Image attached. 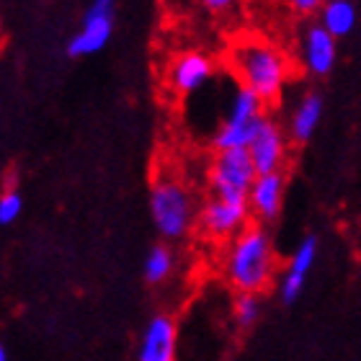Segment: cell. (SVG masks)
Masks as SVG:
<instances>
[{"instance_id":"obj_1","label":"cell","mask_w":361,"mask_h":361,"mask_svg":"<svg viewBox=\"0 0 361 361\" xmlns=\"http://www.w3.org/2000/svg\"><path fill=\"white\" fill-rule=\"evenodd\" d=\"M230 70L238 85L253 90L264 104H276L292 78V60L274 42L245 37L230 49Z\"/></svg>"},{"instance_id":"obj_2","label":"cell","mask_w":361,"mask_h":361,"mask_svg":"<svg viewBox=\"0 0 361 361\" xmlns=\"http://www.w3.org/2000/svg\"><path fill=\"white\" fill-rule=\"evenodd\" d=\"M222 271L238 294L266 292L276 276V248L269 230L264 225H248L235 235L225 250Z\"/></svg>"},{"instance_id":"obj_3","label":"cell","mask_w":361,"mask_h":361,"mask_svg":"<svg viewBox=\"0 0 361 361\" xmlns=\"http://www.w3.org/2000/svg\"><path fill=\"white\" fill-rule=\"evenodd\" d=\"M152 225L166 240H180L194 227L196 207L194 196L176 176H158L150 188Z\"/></svg>"},{"instance_id":"obj_4","label":"cell","mask_w":361,"mask_h":361,"mask_svg":"<svg viewBox=\"0 0 361 361\" xmlns=\"http://www.w3.org/2000/svg\"><path fill=\"white\" fill-rule=\"evenodd\" d=\"M264 101L253 90L238 85L227 106V116L212 137V147L217 152L225 150H248L250 140L258 132L261 121L266 119Z\"/></svg>"},{"instance_id":"obj_5","label":"cell","mask_w":361,"mask_h":361,"mask_svg":"<svg viewBox=\"0 0 361 361\" xmlns=\"http://www.w3.org/2000/svg\"><path fill=\"white\" fill-rule=\"evenodd\" d=\"M256 166H253L248 150L217 152L209 163V171H207L212 196L235 199V202H248L250 186L256 183Z\"/></svg>"},{"instance_id":"obj_6","label":"cell","mask_w":361,"mask_h":361,"mask_svg":"<svg viewBox=\"0 0 361 361\" xmlns=\"http://www.w3.org/2000/svg\"><path fill=\"white\" fill-rule=\"evenodd\" d=\"M250 217L253 212L248 202L212 196L199 209V230L212 240H233L235 235H240L248 227Z\"/></svg>"},{"instance_id":"obj_7","label":"cell","mask_w":361,"mask_h":361,"mask_svg":"<svg viewBox=\"0 0 361 361\" xmlns=\"http://www.w3.org/2000/svg\"><path fill=\"white\" fill-rule=\"evenodd\" d=\"M114 6H116V0H93L90 3L80 29L68 42L70 57L80 60V57L101 52L109 44L114 34Z\"/></svg>"},{"instance_id":"obj_8","label":"cell","mask_w":361,"mask_h":361,"mask_svg":"<svg viewBox=\"0 0 361 361\" xmlns=\"http://www.w3.org/2000/svg\"><path fill=\"white\" fill-rule=\"evenodd\" d=\"M214 60L207 52L188 49L176 54L166 70V83L176 96H194L214 78Z\"/></svg>"},{"instance_id":"obj_9","label":"cell","mask_w":361,"mask_h":361,"mask_svg":"<svg viewBox=\"0 0 361 361\" xmlns=\"http://www.w3.org/2000/svg\"><path fill=\"white\" fill-rule=\"evenodd\" d=\"M300 65L310 78H328L338 65V39L317 21L302 31Z\"/></svg>"},{"instance_id":"obj_10","label":"cell","mask_w":361,"mask_h":361,"mask_svg":"<svg viewBox=\"0 0 361 361\" xmlns=\"http://www.w3.org/2000/svg\"><path fill=\"white\" fill-rule=\"evenodd\" d=\"M289 142L292 140H289V135H286L284 129L279 127L274 119L266 116L248 145V155L253 160V166H256V173L258 176L281 173L286 155H289Z\"/></svg>"},{"instance_id":"obj_11","label":"cell","mask_w":361,"mask_h":361,"mask_svg":"<svg viewBox=\"0 0 361 361\" xmlns=\"http://www.w3.org/2000/svg\"><path fill=\"white\" fill-rule=\"evenodd\" d=\"M137 361H178V325L171 315H152L137 346Z\"/></svg>"},{"instance_id":"obj_12","label":"cell","mask_w":361,"mask_h":361,"mask_svg":"<svg viewBox=\"0 0 361 361\" xmlns=\"http://www.w3.org/2000/svg\"><path fill=\"white\" fill-rule=\"evenodd\" d=\"M317 253H320V243H317L315 235L302 238V243L294 248L284 274L279 279V297L284 305H292V302L300 300V294L305 292V284H307L310 271L317 261Z\"/></svg>"},{"instance_id":"obj_13","label":"cell","mask_w":361,"mask_h":361,"mask_svg":"<svg viewBox=\"0 0 361 361\" xmlns=\"http://www.w3.org/2000/svg\"><path fill=\"white\" fill-rule=\"evenodd\" d=\"M284 191H286V178L284 173H266L258 176L256 183L250 186L248 204L250 212L258 222H274L281 214L284 207Z\"/></svg>"},{"instance_id":"obj_14","label":"cell","mask_w":361,"mask_h":361,"mask_svg":"<svg viewBox=\"0 0 361 361\" xmlns=\"http://www.w3.org/2000/svg\"><path fill=\"white\" fill-rule=\"evenodd\" d=\"M325 111V101L320 93H305L300 98V104L294 106L292 114H289V127H286V135L289 140L297 145H305L315 137L320 121H323Z\"/></svg>"},{"instance_id":"obj_15","label":"cell","mask_w":361,"mask_h":361,"mask_svg":"<svg viewBox=\"0 0 361 361\" xmlns=\"http://www.w3.org/2000/svg\"><path fill=\"white\" fill-rule=\"evenodd\" d=\"M317 23L336 39H346L348 34H354L359 23V11L354 0H325V6L317 13Z\"/></svg>"},{"instance_id":"obj_16","label":"cell","mask_w":361,"mask_h":361,"mask_svg":"<svg viewBox=\"0 0 361 361\" xmlns=\"http://www.w3.org/2000/svg\"><path fill=\"white\" fill-rule=\"evenodd\" d=\"M173 266H176L173 250L168 248V245H155V248H150V253L145 256V266H142L145 281H147V284H163V281L173 274Z\"/></svg>"},{"instance_id":"obj_17","label":"cell","mask_w":361,"mask_h":361,"mask_svg":"<svg viewBox=\"0 0 361 361\" xmlns=\"http://www.w3.org/2000/svg\"><path fill=\"white\" fill-rule=\"evenodd\" d=\"M233 317L240 328H253L261 317V297L258 294H238L233 302Z\"/></svg>"},{"instance_id":"obj_18","label":"cell","mask_w":361,"mask_h":361,"mask_svg":"<svg viewBox=\"0 0 361 361\" xmlns=\"http://www.w3.org/2000/svg\"><path fill=\"white\" fill-rule=\"evenodd\" d=\"M23 212V196L13 186H8L0 194V225H11Z\"/></svg>"},{"instance_id":"obj_19","label":"cell","mask_w":361,"mask_h":361,"mask_svg":"<svg viewBox=\"0 0 361 361\" xmlns=\"http://www.w3.org/2000/svg\"><path fill=\"white\" fill-rule=\"evenodd\" d=\"M286 6L292 8L297 16H315L325 6V0H286Z\"/></svg>"},{"instance_id":"obj_20","label":"cell","mask_w":361,"mask_h":361,"mask_svg":"<svg viewBox=\"0 0 361 361\" xmlns=\"http://www.w3.org/2000/svg\"><path fill=\"white\" fill-rule=\"evenodd\" d=\"M209 13H227L235 6V0H199Z\"/></svg>"},{"instance_id":"obj_21","label":"cell","mask_w":361,"mask_h":361,"mask_svg":"<svg viewBox=\"0 0 361 361\" xmlns=\"http://www.w3.org/2000/svg\"><path fill=\"white\" fill-rule=\"evenodd\" d=\"M0 361H8V351H6V346L0 343Z\"/></svg>"}]
</instances>
